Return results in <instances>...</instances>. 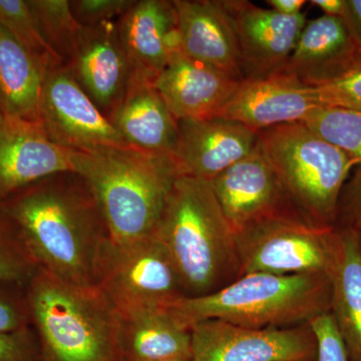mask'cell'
<instances>
[{
    "label": "cell",
    "instance_id": "38",
    "mask_svg": "<svg viewBox=\"0 0 361 361\" xmlns=\"http://www.w3.org/2000/svg\"><path fill=\"white\" fill-rule=\"evenodd\" d=\"M357 243H358V249H360V253L361 256V229L357 230Z\"/></svg>",
    "mask_w": 361,
    "mask_h": 361
},
{
    "label": "cell",
    "instance_id": "4",
    "mask_svg": "<svg viewBox=\"0 0 361 361\" xmlns=\"http://www.w3.org/2000/svg\"><path fill=\"white\" fill-rule=\"evenodd\" d=\"M187 329L210 319L252 327H290L331 310L329 275L250 273L210 295L183 296L168 305Z\"/></svg>",
    "mask_w": 361,
    "mask_h": 361
},
{
    "label": "cell",
    "instance_id": "23",
    "mask_svg": "<svg viewBox=\"0 0 361 361\" xmlns=\"http://www.w3.org/2000/svg\"><path fill=\"white\" fill-rule=\"evenodd\" d=\"M331 282V310L349 361H361V256L357 232L336 228Z\"/></svg>",
    "mask_w": 361,
    "mask_h": 361
},
{
    "label": "cell",
    "instance_id": "21",
    "mask_svg": "<svg viewBox=\"0 0 361 361\" xmlns=\"http://www.w3.org/2000/svg\"><path fill=\"white\" fill-rule=\"evenodd\" d=\"M109 120L130 146L174 155L179 126L154 80L132 73L125 94Z\"/></svg>",
    "mask_w": 361,
    "mask_h": 361
},
{
    "label": "cell",
    "instance_id": "19",
    "mask_svg": "<svg viewBox=\"0 0 361 361\" xmlns=\"http://www.w3.org/2000/svg\"><path fill=\"white\" fill-rule=\"evenodd\" d=\"M116 27L133 73L149 80H155L180 51L173 0H135L116 20Z\"/></svg>",
    "mask_w": 361,
    "mask_h": 361
},
{
    "label": "cell",
    "instance_id": "29",
    "mask_svg": "<svg viewBox=\"0 0 361 361\" xmlns=\"http://www.w3.org/2000/svg\"><path fill=\"white\" fill-rule=\"evenodd\" d=\"M32 326L25 286L0 282V332Z\"/></svg>",
    "mask_w": 361,
    "mask_h": 361
},
{
    "label": "cell",
    "instance_id": "27",
    "mask_svg": "<svg viewBox=\"0 0 361 361\" xmlns=\"http://www.w3.org/2000/svg\"><path fill=\"white\" fill-rule=\"evenodd\" d=\"M0 25L47 68L63 65L44 39L27 0H0Z\"/></svg>",
    "mask_w": 361,
    "mask_h": 361
},
{
    "label": "cell",
    "instance_id": "20",
    "mask_svg": "<svg viewBox=\"0 0 361 361\" xmlns=\"http://www.w3.org/2000/svg\"><path fill=\"white\" fill-rule=\"evenodd\" d=\"M180 51L243 80L231 23L219 0H173Z\"/></svg>",
    "mask_w": 361,
    "mask_h": 361
},
{
    "label": "cell",
    "instance_id": "39",
    "mask_svg": "<svg viewBox=\"0 0 361 361\" xmlns=\"http://www.w3.org/2000/svg\"><path fill=\"white\" fill-rule=\"evenodd\" d=\"M161 361H193L192 360H161Z\"/></svg>",
    "mask_w": 361,
    "mask_h": 361
},
{
    "label": "cell",
    "instance_id": "14",
    "mask_svg": "<svg viewBox=\"0 0 361 361\" xmlns=\"http://www.w3.org/2000/svg\"><path fill=\"white\" fill-rule=\"evenodd\" d=\"M73 153L52 142L39 122L0 110V201L49 176L73 172Z\"/></svg>",
    "mask_w": 361,
    "mask_h": 361
},
{
    "label": "cell",
    "instance_id": "9",
    "mask_svg": "<svg viewBox=\"0 0 361 361\" xmlns=\"http://www.w3.org/2000/svg\"><path fill=\"white\" fill-rule=\"evenodd\" d=\"M190 331L193 361H317V339L310 323L252 329L210 319Z\"/></svg>",
    "mask_w": 361,
    "mask_h": 361
},
{
    "label": "cell",
    "instance_id": "35",
    "mask_svg": "<svg viewBox=\"0 0 361 361\" xmlns=\"http://www.w3.org/2000/svg\"><path fill=\"white\" fill-rule=\"evenodd\" d=\"M348 11L343 16L349 27L361 42V0H348Z\"/></svg>",
    "mask_w": 361,
    "mask_h": 361
},
{
    "label": "cell",
    "instance_id": "1",
    "mask_svg": "<svg viewBox=\"0 0 361 361\" xmlns=\"http://www.w3.org/2000/svg\"><path fill=\"white\" fill-rule=\"evenodd\" d=\"M1 202L37 267L70 283L97 286V265L110 235L80 175L49 176Z\"/></svg>",
    "mask_w": 361,
    "mask_h": 361
},
{
    "label": "cell",
    "instance_id": "28",
    "mask_svg": "<svg viewBox=\"0 0 361 361\" xmlns=\"http://www.w3.org/2000/svg\"><path fill=\"white\" fill-rule=\"evenodd\" d=\"M37 269L20 228L0 201V282L26 286Z\"/></svg>",
    "mask_w": 361,
    "mask_h": 361
},
{
    "label": "cell",
    "instance_id": "7",
    "mask_svg": "<svg viewBox=\"0 0 361 361\" xmlns=\"http://www.w3.org/2000/svg\"><path fill=\"white\" fill-rule=\"evenodd\" d=\"M336 241V228L318 227L299 215L261 221L236 233L241 276L250 273L329 275Z\"/></svg>",
    "mask_w": 361,
    "mask_h": 361
},
{
    "label": "cell",
    "instance_id": "30",
    "mask_svg": "<svg viewBox=\"0 0 361 361\" xmlns=\"http://www.w3.org/2000/svg\"><path fill=\"white\" fill-rule=\"evenodd\" d=\"M317 90L324 106L361 111V61L341 78Z\"/></svg>",
    "mask_w": 361,
    "mask_h": 361
},
{
    "label": "cell",
    "instance_id": "17",
    "mask_svg": "<svg viewBox=\"0 0 361 361\" xmlns=\"http://www.w3.org/2000/svg\"><path fill=\"white\" fill-rule=\"evenodd\" d=\"M361 61V42L345 20L323 16L308 21L282 73L303 84L322 87Z\"/></svg>",
    "mask_w": 361,
    "mask_h": 361
},
{
    "label": "cell",
    "instance_id": "32",
    "mask_svg": "<svg viewBox=\"0 0 361 361\" xmlns=\"http://www.w3.org/2000/svg\"><path fill=\"white\" fill-rule=\"evenodd\" d=\"M336 228L361 229V165L342 188L337 205Z\"/></svg>",
    "mask_w": 361,
    "mask_h": 361
},
{
    "label": "cell",
    "instance_id": "25",
    "mask_svg": "<svg viewBox=\"0 0 361 361\" xmlns=\"http://www.w3.org/2000/svg\"><path fill=\"white\" fill-rule=\"evenodd\" d=\"M44 39L63 65L70 63L82 25L68 0H27Z\"/></svg>",
    "mask_w": 361,
    "mask_h": 361
},
{
    "label": "cell",
    "instance_id": "26",
    "mask_svg": "<svg viewBox=\"0 0 361 361\" xmlns=\"http://www.w3.org/2000/svg\"><path fill=\"white\" fill-rule=\"evenodd\" d=\"M302 123L361 165V111L322 106Z\"/></svg>",
    "mask_w": 361,
    "mask_h": 361
},
{
    "label": "cell",
    "instance_id": "22",
    "mask_svg": "<svg viewBox=\"0 0 361 361\" xmlns=\"http://www.w3.org/2000/svg\"><path fill=\"white\" fill-rule=\"evenodd\" d=\"M118 360H192L191 331L165 307H144L118 312Z\"/></svg>",
    "mask_w": 361,
    "mask_h": 361
},
{
    "label": "cell",
    "instance_id": "18",
    "mask_svg": "<svg viewBox=\"0 0 361 361\" xmlns=\"http://www.w3.org/2000/svg\"><path fill=\"white\" fill-rule=\"evenodd\" d=\"M241 82L177 51L154 85L176 120H204L219 116Z\"/></svg>",
    "mask_w": 361,
    "mask_h": 361
},
{
    "label": "cell",
    "instance_id": "37",
    "mask_svg": "<svg viewBox=\"0 0 361 361\" xmlns=\"http://www.w3.org/2000/svg\"><path fill=\"white\" fill-rule=\"evenodd\" d=\"M310 2L319 7L325 16L343 18L348 11V0H313Z\"/></svg>",
    "mask_w": 361,
    "mask_h": 361
},
{
    "label": "cell",
    "instance_id": "34",
    "mask_svg": "<svg viewBox=\"0 0 361 361\" xmlns=\"http://www.w3.org/2000/svg\"><path fill=\"white\" fill-rule=\"evenodd\" d=\"M0 361H39V345L32 326L0 332Z\"/></svg>",
    "mask_w": 361,
    "mask_h": 361
},
{
    "label": "cell",
    "instance_id": "16",
    "mask_svg": "<svg viewBox=\"0 0 361 361\" xmlns=\"http://www.w3.org/2000/svg\"><path fill=\"white\" fill-rule=\"evenodd\" d=\"M178 126L173 157L180 176L210 182L258 147V133L220 116L178 121Z\"/></svg>",
    "mask_w": 361,
    "mask_h": 361
},
{
    "label": "cell",
    "instance_id": "8",
    "mask_svg": "<svg viewBox=\"0 0 361 361\" xmlns=\"http://www.w3.org/2000/svg\"><path fill=\"white\" fill-rule=\"evenodd\" d=\"M97 287L116 311L167 307L185 296L177 271L156 234L129 243L104 244Z\"/></svg>",
    "mask_w": 361,
    "mask_h": 361
},
{
    "label": "cell",
    "instance_id": "10",
    "mask_svg": "<svg viewBox=\"0 0 361 361\" xmlns=\"http://www.w3.org/2000/svg\"><path fill=\"white\" fill-rule=\"evenodd\" d=\"M39 122L52 142L73 151L130 146L65 65L45 71Z\"/></svg>",
    "mask_w": 361,
    "mask_h": 361
},
{
    "label": "cell",
    "instance_id": "3",
    "mask_svg": "<svg viewBox=\"0 0 361 361\" xmlns=\"http://www.w3.org/2000/svg\"><path fill=\"white\" fill-rule=\"evenodd\" d=\"M73 164L94 195L111 241L129 243L155 234L180 177L174 157L132 146L103 147L75 151Z\"/></svg>",
    "mask_w": 361,
    "mask_h": 361
},
{
    "label": "cell",
    "instance_id": "12",
    "mask_svg": "<svg viewBox=\"0 0 361 361\" xmlns=\"http://www.w3.org/2000/svg\"><path fill=\"white\" fill-rule=\"evenodd\" d=\"M210 183L235 233L270 218L301 216L292 207L259 144L253 153L237 161Z\"/></svg>",
    "mask_w": 361,
    "mask_h": 361
},
{
    "label": "cell",
    "instance_id": "6",
    "mask_svg": "<svg viewBox=\"0 0 361 361\" xmlns=\"http://www.w3.org/2000/svg\"><path fill=\"white\" fill-rule=\"evenodd\" d=\"M258 144L297 212L311 224L336 228L339 196L356 161L303 123L260 130Z\"/></svg>",
    "mask_w": 361,
    "mask_h": 361
},
{
    "label": "cell",
    "instance_id": "2",
    "mask_svg": "<svg viewBox=\"0 0 361 361\" xmlns=\"http://www.w3.org/2000/svg\"><path fill=\"white\" fill-rule=\"evenodd\" d=\"M187 297L210 295L241 277L236 233L209 180L180 176L155 233Z\"/></svg>",
    "mask_w": 361,
    "mask_h": 361
},
{
    "label": "cell",
    "instance_id": "15",
    "mask_svg": "<svg viewBox=\"0 0 361 361\" xmlns=\"http://www.w3.org/2000/svg\"><path fill=\"white\" fill-rule=\"evenodd\" d=\"M66 66L109 118L123 99L133 73L118 37L116 20L82 25L75 51Z\"/></svg>",
    "mask_w": 361,
    "mask_h": 361
},
{
    "label": "cell",
    "instance_id": "33",
    "mask_svg": "<svg viewBox=\"0 0 361 361\" xmlns=\"http://www.w3.org/2000/svg\"><path fill=\"white\" fill-rule=\"evenodd\" d=\"M310 323L317 339V361H349L331 313L318 316Z\"/></svg>",
    "mask_w": 361,
    "mask_h": 361
},
{
    "label": "cell",
    "instance_id": "11",
    "mask_svg": "<svg viewBox=\"0 0 361 361\" xmlns=\"http://www.w3.org/2000/svg\"><path fill=\"white\" fill-rule=\"evenodd\" d=\"M219 2L231 23L244 80L281 73L307 23L305 14L283 16L247 0Z\"/></svg>",
    "mask_w": 361,
    "mask_h": 361
},
{
    "label": "cell",
    "instance_id": "13",
    "mask_svg": "<svg viewBox=\"0 0 361 361\" xmlns=\"http://www.w3.org/2000/svg\"><path fill=\"white\" fill-rule=\"evenodd\" d=\"M322 106L317 87L280 73L242 80L219 116L258 133L284 123H302Z\"/></svg>",
    "mask_w": 361,
    "mask_h": 361
},
{
    "label": "cell",
    "instance_id": "36",
    "mask_svg": "<svg viewBox=\"0 0 361 361\" xmlns=\"http://www.w3.org/2000/svg\"><path fill=\"white\" fill-rule=\"evenodd\" d=\"M266 4L272 7L273 11L283 16H297L305 6V0H267Z\"/></svg>",
    "mask_w": 361,
    "mask_h": 361
},
{
    "label": "cell",
    "instance_id": "31",
    "mask_svg": "<svg viewBox=\"0 0 361 361\" xmlns=\"http://www.w3.org/2000/svg\"><path fill=\"white\" fill-rule=\"evenodd\" d=\"M135 0H73L71 13L82 26H94L116 20Z\"/></svg>",
    "mask_w": 361,
    "mask_h": 361
},
{
    "label": "cell",
    "instance_id": "24",
    "mask_svg": "<svg viewBox=\"0 0 361 361\" xmlns=\"http://www.w3.org/2000/svg\"><path fill=\"white\" fill-rule=\"evenodd\" d=\"M47 66L0 25V110L39 122L42 82Z\"/></svg>",
    "mask_w": 361,
    "mask_h": 361
},
{
    "label": "cell",
    "instance_id": "5",
    "mask_svg": "<svg viewBox=\"0 0 361 361\" xmlns=\"http://www.w3.org/2000/svg\"><path fill=\"white\" fill-rule=\"evenodd\" d=\"M25 294L39 361H120L118 313L99 287L39 268Z\"/></svg>",
    "mask_w": 361,
    "mask_h": 361
}]
</instances>
